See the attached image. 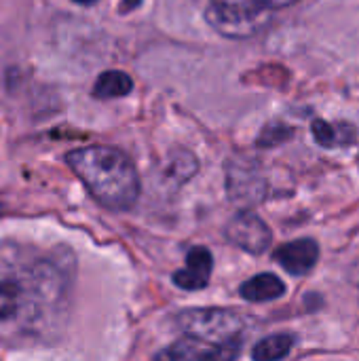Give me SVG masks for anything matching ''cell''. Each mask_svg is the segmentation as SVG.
<instances>
[{
  "instance_id": "cell-1",
  "label": "cell",
  "mask_w": 359,
  "mask_h": 361,
  "mask_svg": "<svg viewBox=\"0 0 359 361\" xmlns=\"http://www.w3.org/2000/svg\"><path fill=\"white\" fill-rule=\"evenodd\" d=\"M70 260L30 245L0 243V338H36L63 324L70 305Z\"/></svg>"
},
{
  "instance_id": "cell-2",
  "label": "cell",
  "mask_w": 359,
  "mask_h": 361,
  "mask_svg": "<svg viewBox=\"0 0 359 361\" xmlns=\"http://www.w3.org/2000/svg\"><path fill=\"white\" fill-rule=\"evenodd\" d=\"M66 163L80 178L97 203L127 212L138 203L140 178L131 159L112 146H83L66 154Z\"/></svg>"
},
{
  "instance_id": "cell-3",
  "label": "cell",
  "mask_w": 359,
  "mask_h": 361,
  "mask_svg": "<svg viewBox=\"0 0 359 361\" xmlns=\"http://www.w3.org/2000/svg\"><path fill=\"white\" fill-rule=\"evenodd\" d=\"M174 324L184 336L226 349L235 357L241 351L245 319L229 309H188L178 313Z\"/></svg>"
},
{
  "instance_id": "cell-4",
  "label": "cell",
  "mask_w": 359,
  "mask_h": 361,
  "mask_svg": "<svg viewBox=\"0 0 359 361\" xmlns=\"http://www.w3.org/2000/svg\"><path fill=\"white\" fill-rule=\"evenodd\" d=\"M294 2L298 0H209L207 21L224 36L245 38L260 32L273 11Z\"/></svg>"
},
{
  "instance_id": "cell-5",
  "label": "cell",
  "mask_w": 359,
  "mask_h": 361,
  "mask_svg": "<svg viewBox=\"0 0 359 361\" xmlns=\"http://www.w3.org/2000/svg\"><path fill=\"white\" fill-rule=\"evenodd\" d=\"M224 233H226V239L235 247H239L252 256L264 254L273 243V233L267 226V222L250 209L235 214L233 220L226 224Z\"/></svg>"
},
{
  "instance_id": "cell-6",
  "label": "cell",
  "mask_w": 359,
  "mask_h": 361,
  "mask_svg": "<svg viewBox=\"0 0 359 361\" xmlns=\"http://www.w3.org/2000/svg\"><path fill=\"white\" fill-rule=\"evenodd\" d=\"M226 186H229L231 201H235L239 205H254V203L262 201V197L267 192V182L248 163H231L229 165Z\"/></svg>"
},
{
  "instance_id": "cell-7",
  "label": "cell",
  "mask_w": 359,
  "mask_h": 361,
  "mask_svg": "<svg viewBox=\"0 0 359 361\" xmlns=\"http://www.w3.org/2000/svg\"><path fill=\"white\" fill-rule=\"evenodd\" d=\"M275 262L281 264L290 275L294 277H305L307 273L313 271V267L320 260V245L313 239H298L290 241L281 247L275 250L273 254Z\"/></svg>"
},
{
  "instance_id": "cell-8",
  "label": "cell",
  "mask_w": 359,
  "mask_h": 361,
  "mask_svg": "<svg viewBox=\"0 0 359 361\" xmlns=\"http://www.w3.org/2000/svg\"><path fill=\"white\" fill-rule=\"evenodd\" d=\"M212 269H214L212 252L203 245H197L186 254V267L174 273V283L186 292L203 290L209 283Z\"/></svg>"
},
{
  "instance_id": "cell-9",
  "label": "cell",
  "mask_w": 359,
  "mask_h": 361,
  "mask_svg": "<svg viewBox=\"0 0 359 361\" xmlns=\"http://www.w3.org/2000/svg\"><path fill=\"white\" fill-rule=\"evenodd\" d=\"M157 360H235V355H233L231 351H226V349L207 345V343L197 341V338H193V336H184L182 341H178V343L171 345L169 349L157 353Z\"/></svg>"
},
{
  "instance_id": "cell-10",
  "label": "cell",
  "mask_w": 359,
  "mask_h": 361,
  "mask_svg": "<svg viewBox=\"0 0 359 361\" xmlns=\"http://www.w3.org/2000/svg\"><path fill=\"white\" fill-rule=\"evenodd\" d=\"M239 294L248 302H267V300H277L286 294V283L273 275V273H260L245 283H241Z\"/></svg>"
},
{
  "instance_id": "cell-11",
  "label": "cell",
  "mask_w": 359,
  "mask_h": 361,
  "mask_svg": "<svg viewBox=\"0 0 359 361\" xmlns=\"http://www.w3.org/2000/svg\"><path fill=\"white\" fill-rule=\"evenodd\" d=\"M311 131H313V137L317 140L320 146L324 148H339V146H349L355 142V127L353 125H347V123H326L322 118L313 121L311 123Z\"/></svg>"
},
{
  "instance_id": "cell-12",
  "label": "cell",
  "mask_w": 359,
  "mask_h": 361,
  "mask_svg": "<svg viewBox=\"0 0 359 361\" xmlns=\"http://www.w3.org/2000/svg\"><path fill=\"white\" fill-rule=\"evenodd\" d=\"M133 91V78L127 72L121 70H108L97 76L93 95L97 99H114V97H125Z\"/></svg>"
},
{
  "instance_id": "cell-13",
  "label": "cell",
  "mask_w": 359,
  "mask_h": 361,
  "mask_svg": "<svg viewBox=\"0 0 359 361\" xmlns=\"http://www.w3.org/2000/svg\"><path fill=\"white\" fill-rule=\"evenodd\" d=\"M294 347V338L288 334H273L267 336L264 341H260L254 351L252 357L258 361H273V360H284Z\"/></svg>"
},
{
  "instance_id": "cell-14",
  "label": "cell",
  "mask_w": 359,
  "mask_h": 361,
  "mask_svg": "<svg viewBox=\"0 0 359 361\" xmlns=\"http://www.w3.org/2000/svg\"><path fill=\"white\" fill-rule=\"evenodd\" d=\"M199 163L190 152H182V157L171 159V176H178L180 182H186L195 176Z\"/></svg>"
},
{
  "instance_id": "cell-15",
  "label": "cell",
  "mask_w": 359,
  "mask_h": 361,
  "mask_svg": "<svg viewBox=\"0 0 359 361\" xmlns=\"http://www.w3.org/2000/svg\"><path fill=\"white\" fill-rule=\"evenodd\" d=\"M140 2H142V0H123V2H121V11H123V13H129V11H133Z\"/></svg>"
},
{
  "instance_id": "cell-16",
  "label": "cell",
  "mask_w": 359,
  "mask_h": 361,
  "mask_svg": "<svg viewBox=\"0 0 359 361\" xmlns=\"http://www.w3.org/2000/svg\"><path fill=\"white\" fill-rule=\"evenodd\" d=\"M351 281H353V288H355V292H358L359 296V262L351 269Z\"/></svg>"
},
{
  "instance_id": "cell-17",
  "label": "cell",
  "mask_w": 359,
  "mask_h": 361,
  "mask_svg": "<svg viewBox=\"0 0 359 361\" xmlns=\"http://www.w3.org/2000/svg\"><path fill=\"white\" fill-rule=\"evenodd\" d=\"M72 2H76V4H85V6H89V4H95L97 0H72Z\"/></svg>"
}]
</instances>
